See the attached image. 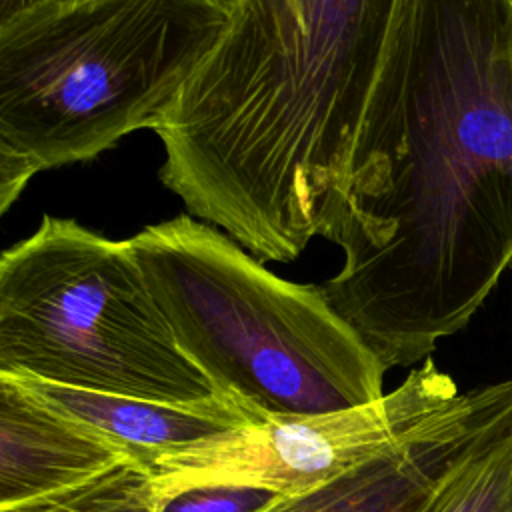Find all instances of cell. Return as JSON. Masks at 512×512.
<instances>
[{
    "label": "cell",
    "mask_w": 512,
    "mask_h": 512,
    "mask_svg": "<svg viewBox=\"0 0 512 512\" xmlns=\"http://www.w3.org/2000/svg\"><path fill=\"white\" fill-rule=\"evenodd\" d=\"M324 238L386 370L470 322L512 262V0H404Z\"/></svg>",
    "instance_id": "cell-1"
},
{
    "label": "cell",
    "mask_w": 512,
    "mask_h": 512,
    "mask_svg": "<svg viewBox=\"0 0 512 512\" xmlns=\"http://www.w3.org/2000/svg\"><path fill=\"white\" fill-rule=\"evenodd\" d=\"M230 22L154 126L158 178L262 262L326 236L404 0H230Z\"/></svg>",
    "instance_id": "cell-2"
},
{
    "label": "cell",
    "mask_w": 512,
    "mask_h": 512,
    "mask_svg": "<svg viewBox=\"0 0 512 512\" xmlns=\"http://www.w3.org/2000/svg\"><path fill=\"white\" fill-rule=\"evenodd\" d=\"M230 12V0H66L2 20L0 214L40 172L154 130Z\"/></svg>",
    "instance_id": "cell-3"
},
{
    "label": "cell",
    "mask_w": 512,
    "mask_h": 512,
    "mask_svg": "<svg viewBox=\"0 0 512 512\" xmlns=\"http://www.w3.org/2000/svg\"><path fill=\"white\" fill-rule=\"evenodd\" d=\"M128 242L176 344L216 392L238 394L268 418L384 396L386 368L322 286L276 276L192 214Z\"/></svg>",
    "instance_id": "cell-4"
},
{
    "label": "cell",
    "mask_w": 512,
    "mask_h": 512,
    "mask_svg": "<svg viewBox=\"0 0 512 512\" xmlns=\"http://www.w3.org/2000/svg\"><path fill=\"white\" fill-rule=\"evenodd\" d=\"M0 374L156 402L218 394L176 344L130 242L48 214L0 256Z\"/></svg>",
    "instance_id": "cell-5"
},
{
    "label": "cell",
    "mask_w": 512,
    "mask_h": 512,
    "mask_svg": "<svg viewBox=\"0 0 512 512\" xmlns=\"http://www.w3.org/2000/svg\"><path fill=\"white\" fill-rule=\"evenodd\" d=\"M460 394L428 358L400 386L352 408L274 416L176 448L150 466L152 504L206 484L308 490L420 432Z\"/></svg>",
    "instance_id": "cell-6"
},
{
    "label": "cell",
    "mask_w": 512,
    "mask_h": 512,
    "mask_svg": "<svg viewBox=\"0 0 512 512\" xmlns=\"http://www.w3.org/2000/svg\"><path fill=\"white\" fill-rule=\"evenodd\" d=\"M512 424V380L460 392L420 432L258 512H422L450 466Z\"/></svg>",
    "instance_id": "cell-7"
},
{
    "label": "cell",
    "mask_w": 512,
    "mask_h": 512,
    "mask_svg": "<svg viewBox=\"0 0 512 512\" xmlns=\"http://www.w3.org/2000/svg\"><path fill=\"white\" fill-rule=\"evenodd\" d=\"M130 452L0 374V510L80 486Z\"/></svg>",
    "instance_id": "cell-8"
},
{
    "label": "cell",
    "mask_w": 512,
    "mask_h": 512,
    "mask_svg": "<svg viewBox=\"0 0 512 512\" xmlns=\"http://www.w3.org/2000/svg\"><path fill=\"white\" fill-rule=\"evenodd\" d=\"M6 376L42 404L116 440L146 470L166 452L270 420L238 394L218 392L196 402H156L62 386L26 374Z\"/></svg>",
    "instance_id": "cell-9"
},
{
    "label": "cell",
    "mask_w": 512,
    "mask_h": 512,
    "mask_svg": "<svg viewBox=\"0 0 512 512\" xmlns=\"http://www.w3.org/2000/svg\"><path fill=\"white\" fill-rule=\"evenodd\" d=\"M422 512H512V424L466 450Z\"/></svg>",
    "instance_id": "cell-10"
},
{
    "label": "cell",
    "mask_w": 512,
    "mask_h": 512,
    "mask_svg": "<svg viewBox=\"0 0 512 512\" xmlns=\"http://www.w3.org/2000/svg\"><path fill=\"white\" fill-rule=\"evenodd\" d=\"M0 512H154L150 472L128 458L80 486Z\"/></svg>",
    "instance_id": "cell-11"
},
{
    "label": "cell",
    "mask_w": 512,
    "mask_h": 512,
    "mask_svg": "<svg viewBox=\"0 0 512 512\" xmlns=\"http://www.w3.org/2000/svg\"><path fill=\"white\" fill-rule=\"evenodd\" d=\"M278 494L244 484H206L182 490L154 506V512H258Z\"/></svg>",
    "instance_id": "cell-12"
},
{
    "label": "cell",
    "mask_w": 512,
    "mask_h": 512,
    "mask_svg": "<svg viewBox=\"0 0 512 512\" xmlns=\"http://www.w3.org/2000/svg\"><path fill=\"white\" fill-rule=\"evenodd\" d=\"M48 2H66V0H0V22L8 20L10 16H14L26 8L48 4Z\"/></svg>",
    "instance_id": "cell-13"
},
{
    "label": "cell",
    "mask_w": 512,
    "mask_h": 512,
    "mask_svg": "<svg viewBox=\"0 0 512 512\" xmlns=\"http://www.w3.org/2000/svg\"><path fill=\"white\" fill-rule=\"evenodd\" d=\"M510 270H512V262H510Z\"/></svg>",
    "instance_id": "cell-14"
}]
</instances>
